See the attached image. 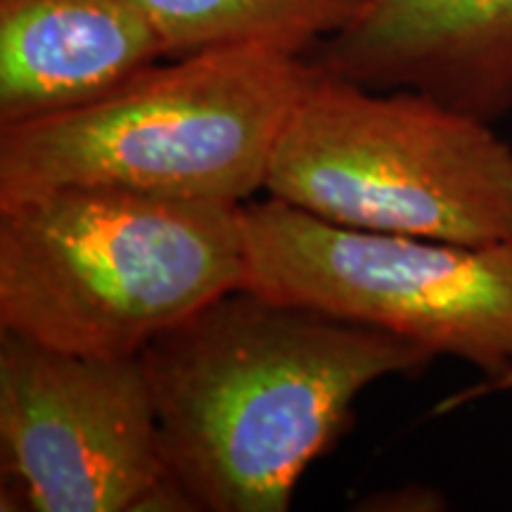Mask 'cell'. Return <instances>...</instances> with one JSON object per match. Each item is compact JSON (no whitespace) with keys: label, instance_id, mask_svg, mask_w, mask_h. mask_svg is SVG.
I'll list each match as a JSON object with an SVG mask.
<instances>
[{"label":"cell","instance_id":"cell-1","mask_svg":"<svg viewBox=\"0 0 512 512\" xmlns=\"http://www.w3.org/2000/svg\"><path fill=\"white\" fill-rule=\"evenodd\" d=\"M162 456L195 510L283 512L370 384L434 356L389 332L235 287L140 351Z\"/></svg>","mask_w":512,"mask_h":512},{"label":"cell","instance_id":"cell-2","mask_svg":"<svg viewBox=\"0 0 512 512\" xmlns=\"http://www.w3.org/2000/svg\"><path fill=\"white\" fill-rule=\"evenodd\" d=\"M245 287L240 204L60 188L0 207V330L133 358Z\"/></svg>","mask_w":512,"mask_h":512},{"label":"cell","instance_id":"cell-3","mask_svg":"<svg viewBox=\"0 0 512 512\" xmlns=\"http://www.w3.org/2000/svg\"><path fill=\"white\" fill-rule=\"evenodd\" d=\"M313 72L268 48L166 57L105 98L0 126V207L60 188L245 204Z\"/></svg>","mask_w":512,"mask_h":512},{"label":"cell","instance_id":"cell-4","mask_svg":"<svg viewBox=\"0 0 512 512\" xmlns=\"http://www.w3.org/2000/svg\"><path fill=\"white\" fill-rule=\"evenodd\" d=\"M266 195L337 226L458 245L512 242V147L418 91L316 72L287 114Z\"/></svg>","mask_w":512,"mask_h":512},{"label":"cell","instance_id":"cell-5","mask_svg":"<svg viewBox=\"0 0 512 512\" xmlns=\"http://www.w3.org/2000/svg\"><path fill=\"white\" fill-rule=\"evenodd\" d=\"M240 230L249 290L460 358L512 389V242L347 228L275 197L240 204Z\"/></svg>","mask_w":512,"mask_h":512},{"label":"cell","instance_id":"cell-6","mask_svg":"<svg viewBox=\"0 0 512 512\" xmlns=\"http://www.w3.org/2000/svg\"><path fill=\"white\" fill-rule=\"evenodd\" d=\"M0 446L27 510H195L164 463L138 356L67 354L0 330Z\"/></svg>","mask_w":512,"mask_h":512},{"label":"cell","instance_id":"cell-7","mask_svg":"<svg viewBox=\"0 0 512 512\" xmlns=\"http://www.w3.org/2000/svg\"><path fill=\"white\" fill-rule=\"evenodd\" d=\"M318 64L496 124L512 112V0H366Z\"/></svg>","mask_w":512,"mask_h":512},{"label":"cell","instance_id":"cell-8","mask_svg":"<svg viewBox=\"0 0 512 512\" xmlns=\"http://www.w3.org/2000/svg\"><path fill=\"white\" fill-rule=\"evenodd\" d=\"M162 60L133 0H0V126L76 110Z\"/></svg>","mask_w":512,"mask_h":512},{"label":"cell","instance_id":"cell-9","mask_svg":"<svg viewBox=\"0 0 512 512\" xmlns=\"http://www.w3.org/2000/svg\"><path fill=\"white\" fill-rule=\"evenodd\" d=\"M169 60L228 48L304 57L354 22L366 0H133Z\"/></svg>","mask_w":512,"mask_h":512},{"label":"cell","instance_id":"cell-10","mask_svg":"<svg viewBox=\"0 0 512 512\" xmlns=\"http://www.w3.org/2000/svg\"><path fill=\"white\" fill-rule=\"evenodd\" d=\"M368 508L377 510H439L444 508V498H441L437 491L422 489V486H403L399 491H392V494H380L375 496L373 501H368Z\"/></svg>","mask_w":512,"mask_h":512}]
</instances>
